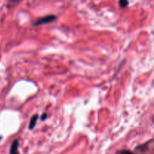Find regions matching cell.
<instances>
[{"mask_svg": "<svg viewBox=\"0 0 154 154\" xmlns=\"http://www.w3.org/2000/svg\"><path fill=\"white\" fill-rule=\"evenodd\" d=\"M38 120V114H34L32 117H31L30 119V122H29V130H32L34 129V128L35 127L36 124H37Z\"/></svg>", "mask_w": 154, "mask_h": 154, "instance_id": "cell-2", "label": "cell"}, {"mask_svg": "<svg viewBox=\"0 0 154 154\" xmlns=\"http://www.w3.org/2000/svg\"><path fill=\"white\" fill-rule=\"evenodd\" d=\"M47 118H48V114H47L46 113H44L42 115V117H41V119H42V121H45Z\"/></svg>", "mask_w": 154, "mask_h": 154, "instance_id": "cell-6", "label": "cell"}, {"mask_svg": "<svg viewBox=\"0 0 154 154\" xmlns=\"http://www.w3.org/2000/svg\"><path fill=\"white\" fill-rule=\"evenodd\" d=\"M17 154H20V153H17Z\"/></svg>", "mask_w": 154, "mask_h": 154, "instance_id": "cell-9", "label": "cell"}, {"mask_svg": "<svg viewBox=\"0 0 154 154\" xmlns=\"http://www.w3.org/2000/svg\"><path fill=\"white\" fill-rule=\"evenodd\" d=\"M22 0H9V3H10L11 5H14L17 4L20 2H21Z\"/></svg>", "mask_w": 154, "mask_h": 154, "instance_id": "cell-5", "label": "cell"}, {"mask_svg": "<svg viewBox=\"0 0 154 154\" xmlns=\"http://www.w3.org/2000/svg\"><path fill=\"white\" fill-rule=\"evenodd\" d=\"M2 140V136H0V141H1Z\"/></svg>", "mask_w": 154, "mask_h": 154, "instance_id": "cell-8", "label": "cell"}, {"mask_svg": "<svg viewBox=\"0 0 154 154\" xmlns=\"http://www.w3.org/2000/svg\"><path fill=\"white\" fill-rule=\"evenodd\" d=\"M129 4V0H119V6L121 8H125L127 7Z\"/></svg>", "mask_w": 154, "mask_h": 154, "instance_id": "cell-4", "label": "cell"}, {"mask_svg": "<svg viewBox=\"0 0 154 154\" xmlns=\"http://www.w3.org/2000/svg\"><path fill=\"white\" fill-rule=\"evenodd\" d=\"M120 154H135V153H132V152H131V151H129V150H123V151H121Z\"/></svg>", "mask_w": 154, "mask_h": 154, "instance_id": "cell-7", "label": "cell"}, {"mask_svg": "<svg viewBox=\"0 0 154 154\" xmlns=\"http://www.w3.org/2000/svg\"><path fill=\"white\" fill-rule=\"evenodd\" d=\"M57 20V16L54 14L47 15V16L43 17L38 18L36 21L33 23V26H38L45 25V24L51 23L54 22Z\"/></svg>", "mask_w": 154, "mask_h": 154, "instance_id": "cell-1", "label": "cell"}, {"mask_svg": "<svg viewBox=\"0 0 154 154\" xmlns=\"http://www.w3.org/2000/svg\"><path fill=\"white\" fill-rule=\"evenodd\" d=\"M18 147H19V141H18V139H15L11 146L10 154L19 153H18Z\"/></svg>", "mask_w": 154, "mask_h": 154, "instance_id": "cell-3", "label": "cell"}]
</instances>
